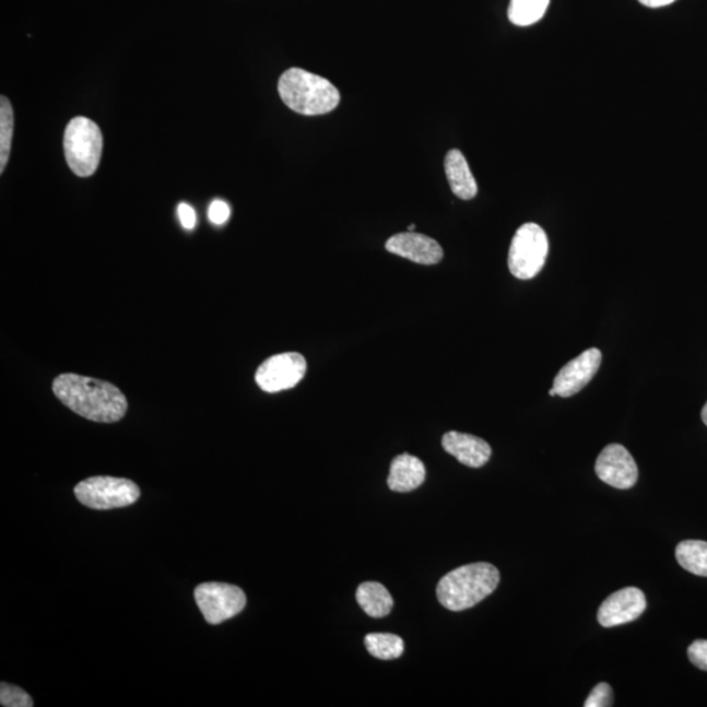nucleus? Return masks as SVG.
<instances>
[{
  "label": "nucleus",
  "mask_w": 707,
  "mask_h": 707,
  "mask_svg": "<svg viewBox=\"0 0 707 707\" xmlns=\"http://www.w3.org/2000/svg\"><path fill=\"white\" fill-rule=\"evenodd\" d=\"M52 392L63 405L81 417L115 424L128 411V400L111 382L76 374H62L52 381Z\"/></svg>",
  "instance_id": "obj_1"
},
{
  "label": "nucleus",
  "mask_w": 707,
  "mask_h": 707,
  "mask_svg": "<svg viewBox=\"0 0 707 707\" xmlns=\"http://www.w3.org/2000/svg\"><path fill=\"white\" fill-rule=\"evenodd\" d=\"M500 580L498 568L479 563L455 568L439 580L436 597L452 612L469 610L495 591Z\"/></svg>",
  "instance_id": "obj_2"
},
{
  "label": "nucleus",
  "mask_w": 707,
  "mask_h": 707,
  "mask_svg": "<svg viewBox=\"0 0 707 707\" xmlns=\"http://www.w3.org/2000/svg\"><path fill=\"white\" fill-rule=\"evenodd\" d=\"M279 92L291 110L304 116L330 114L341 101L339 90L328 79L299 68L283 72Z\"/></svg>",
  "instance_id": "obj_3"
},
{
  "label": "nucleus",
  "mask_w": 707,
  "mask_h": 707,
  "mask_svg": "<svg viewBox=\"0 0 707 707\" xmlns=\"http://www.w3.org/2000/svg\"><path fill=\"white\" fill-rule=\"evenodd\" d=\"M66 162L79 177L95 174L103 154V134L97 125L85 117H75L64 131Z\"/></svg>",
  "instance_id": "obj_4"
},
{
  "label": "nucleus",
  "mask_w": 707,
  "mask_h": 707,
  "mask_svg": "<svg viewBox=\"0 0 707 707\" xmlns=\"http://www.w3.org/2000/svg\"><path fill=\"white\" fill-rule=\"evenodd\" d=\"M550 241L545 231L537 223H526L512 237L508 252V269L515 279H534L544 268Z\"/></svg>",
  "instance_id": "obj_5"
},
{
  "label": "nucleus",
  "mask_w": 707,
  "mask_h": 707,
  "mask_svg": "<svg viewBox=\"0 0 707 707\" xmlns=\"http://www.w3.org/2000/svg\"><path fill=\"white\" fill-rule=\"evenodd\" d=\"M76 499L92 510H114L135 504L141 491L133 481L98 475L79 482Z\"/></svg>",
  "instance_id": "obj_6"
},
{
  "label": "nucleus",
  "mask_w": 707,
  "mask_h": 707,
  "mask_svg": "<svg viewBox=\"0 0 707 707\" xmlns=\"http://www.w3.org/2000/svg\"><path fill=\"white\" fill-rule=\"evenodd\" d=\"M195 598L204 620L220 625L239 614L247 605L240 587L226 584H203L196 588Z\"/></svg>",
  "instance_id": "obj_7"
},
{
  "label": "nucleus",
  "mask_w": 707,
  "mask_h": 707,
  "mask_svg": "<svg viewBox=\"0 0 707 707\" xmlns=\"http://www.w3.org/2000/svg\"><path fill=\"white\" fill-rule=\"evenodd\" d=\"M307 372L306 358L299 353L270 356L256 372V382L263 392L287 391L299 385Z\"/></svg>",
  "instance_id": "obj_8"
},
{
  "label": "nucleus",
  "mask_w": 707,
  "mask_h": 707,
  "mask_svg": "<svg viewBox=\"0 0 707 707\" xmlns=\"http://www.w3.org/2000/svg\"><path fill=\"white\" fill-rule=\"evenodd\" d=\"M594 472L606 485L627 491L637 484L638 467L636 460L624 446H606L599 455Z\"/></svg>",
  "instance_id": "obj_9"
},
{
  "label": "nucleus",
  "mask_w": 707,
  "mask_h": 707,
  "mask_svg": "<svg viewBox=\"0 0 707 707\" xmlns=\"http://www.w3.org/2000/svg\"><path fill=\"white\" fill-rule=\"evenodd\" d=\"M603 355L597 347L588 349L577 358L570 361L561 368V372L553 381L559 398H572L584 389L599 372Z\"/></svg>",
  "instance_id": "obj_10"
},
{
  "label": "nucleus",
  "mask_w": 707,
  "mask_h": 707,
  "mask_svg": "<svg viewBox=\"0 0 707 707\" xmlns=\"http://www.w3.org/2000/svg\"><path fill=\"white\" fill-rule=\"evenodd\" d=\"M645 593L637 587H626L604 600L598 612L601 626L614 627L633 623L646 611Z\"/></svg>",
  "instance_id": "obj_11"
},
{
  "label": "nucleus",
  "mask_w": 707,
  "mask_h": 707,
  "mask_svg": "<svg viewBox=\"0 0 707 707\" xmlns=\"http://www.w3.org/2000/svg\"><path fill=\"white\" fill-rule=\"evenodd\" d=\"M386 249L389 254L421 266H436L443 259V249L438 241L411 231L389 237Z\"/></svg>",
  "instance_id": "obj_12"
},
{
  "label": "nucleus",
  "mask_w": 707,
  "mask_h": 707,
  "mask_svg": "<svg viewBox=\"0 0 707 707\" xmlns=\"http://www.w3.org/2000/svg\"><path fill=\"white\" fill-rule=\"evenodd\" d=\"M445 451L469 468H481L492 458V447L471 434L449 432L443 436Z\"/></svg>",
  "instance_id": "obj_13"
},
{
  "label": "nucleus",
  "mask_w": 707,
  "mask_h": 707,
  "mask_svg": "<svg viewBox=\"0 0 707 707\" xmlns=\"http://www.w3.org/2000/svg\"><path fill=\"white\" fill-rule=\"evenodd\" d=\"M425 480L426 467L424 462L409 453L396 456L388 475V486L392 492H413L424 484Z\"/></svg>",
  "instance_id": "obj_14"
},
{
  "label": "nucleus",
  "mask_w": 707,
  "mask_h": 707,
  "mask_svg": "<svg viewBox=\"0 0 707 707\" xmlns=\"http://www.w3.org/2000/svg\"><path fill=\"white\" fill-rule=\"evenodd\" d=\"M445 169L449 187H451L456 197H459L460 200L469 201L478 196V182H475L472 170L469 168L467 158L461 151L451 150L448 152Z\"/></svg>",
  "instance_id": "obj_15"
},
{
  "label": "nucleus",
  "mask_w": 707,
  "mask_h": 707,
  "mask_svg": "<svg viewBox=\"0 0 707 707\" xmlns=\"http://www.w3.org/2000/svg\"><path fill=\"white\" fill-rule=\"evenodd\" d=\"M356 601L369 617L382 618L393 610V599L387 588L378 581H366L356 590Z\"/></svg>",
  "instance_id": "obj_16"
},
{
  "label": "nucleus",
  "mask_w": 707,
  "mask_h": 707,
  "mask_svg": "<svg viewBox=\"0 0 707 707\" xmlns=\"http://www.w3.org/2000/svg\"><path fill=\"white\" fill-rule=\"evenodd\" d=\"M676 559L686 572L707 578V543L686 540L676 547Z\"/></svg>",
  "instance_id": "obj_17"
},
{
  "label": "nucleus",
  "mask_w": 707,
  "mask_h": 707,
  "mask_svg": "<svg viewBox=\"0 0 707 707\" xmlns=\"http://www.w3.org/2000/svg\"><path fill=\"white\" fill-rule=\"evenodd\" d=\"M551 0H511L508 19L518 26H528L544 17Z\"/></svg>",
  "instance_id": "obj_18"
},
{
  "label": "nucleus",
  "mask_w": 707,
  "mask_h": 707,
  "mask_svg": "<svg viewBox=\"0 0 707 707\" xmlns=\"http://www.w3.org/2000/svg\"><path fill=\"white\" fill-rule=\"evenodd\" d=\"M365 644L368 652L380 660L398 659L405 650L404 640L389 633L368 634Z\"/></svg>",
  "instance_id": "obj_19"
},
{
  "label": "nucleus",
  "mask_w": 707,
  "mask_h": 707,
  "mask_svg": "<svg viewBox=\"0 0 707 707\" xmlns=\"http://www.w3.org/2000/svg\"><path fill=\"white\" fill-rule=\"evenodd\" d=\"M15 128V117L9 98H0V174H3L11 154V144Z\"/></svg>",
  "instance_id": "obj_20"
},
{
  "label": "nucleus",
  "mask_w": 707,
  "mask_h": 707,
  "mask_svg": "<svg viewBox=\"0 0 707 707\" xmlns=\"http://www.w3.org/2000/svg\"><path fill=\"white\" fill-rule=\"evenodd\" d=\"M0 704L5 707H32L33 699L19 686L2 683L0 685Z\"/></svg>",
  "instance_id": "obj_21"
},
{
  "label": "nucleus",
  "mask_w": 707,
  "mask_h": 707,
  "mask_svg": "<svg viewBox=\"0 0 707 707\" xmlns=\"http://www.w3.org/2000/svg\"><path fill=\"white\" fill-rule=\"evenodd\" d=\"M613 702V693L610 684L600 683L591 692L585 703V707H610Z\"/></svg>",
  "instance_id": "obj_22"
},
{
  "label": "nucleus",
  "mask_w": 707,
  "mask_h": 707,
  "mask_svg": "<svg viewBox=\"0 0 707 707\" xmlns=\"http://www.w3.org/2000/svg\"><path fill=\"white\" fill-rule=\"evenodd\" d=\"M688 657L693 665L707 671V640L697 639L690 646Z\"/></svg>",
  "instance_id": "obj_23"
},
{
  "label": "nucleus",
  "mask_w": 707,
  "mask_h": 707,
  "mask_svg": "<svg viewBox=\"0 0 707 707\" xmlns=\"http://www.w3.org/2000/svg\"><path fill=\"white\" fill-rule=\"evenodd\" d=\"M229 214V207L226 202L216 200L210 204L209 220L211 221V223L217 224V226H222V224L228 221Z\"/></svg>",
  "instance_id": "obj_24"
},
{
  "label": "nucleus",
  "mask_w": 707,
  "mask_h": 707,
  "mask_svg": "<svg viewBox=\"0 0 707 707\" xmlns=\"http://www.w3.org/2000/svg\"><path fill=\"white\" fill-rule=\"evenodd\" d=\"M177 214L184 228L193 229L196 227V211L188 203L178 204Z\"/></svg>",
  "instance_id": "obj_25"
},
{
  "label": "nucleus",
  "mask_w": 707,
  "mask_h": 707,
  "mask_svg": "<svg viewBox=\"0 0 707 707\" xmlns=\"http://www.w3.org/2000/svg\"><path fill=\"white\" fill-rule=\"evenodd\" d=\"M640 4L649 7V9H660V7L670 5L676 0H638Z\"/></svg>",
  "instance_id": "obj_26"
},
{
  "label": "nucleus",
  "mask_w": 707,
  "mask_h": 707,
  "mask_svg": "<svg viewBox=\"0 0 707 707\" xmlns=\"http://www.w3.org/2000/svg\"><path fill=\"white\" fill-rule=\"evenodd\" d=\"M702 417H703L704 424L707 426V402L703 409Z\"/></svg>",
  "instance_id": "obj_27"
},
{
  "label": "nucleus",
  "mask_w": 707,
  "mask_h": 707,
  "mask_svg": "<svg viewBox=\"0 0 707 707\" xmlns=\"http://www.w3.org/2000/svg\"><path fill=\"white\" fill-rule=\"evenodd\" d=\"M550 394H551V396H557V393H556V389L552 388V389H551V391H550Z\"/></svg>",
  "instance_id": "obj_28"
},
{
  "label": "nucleus",
  "mask_w": 707,
  "mask_h": 707,
  "mask_svg": "<svg viewBox=\"0 0 707 707\" xmlns=\"http://www.w3.org/2000/svg\"><path fill=\"white\" fill-rule=\"evenodd\" d=\"M408 229L411 231V233H413V231L415 229V224H411V226H409Z\"/></svg>",
  "instance_id": "obj_29"
}]
</instances>
